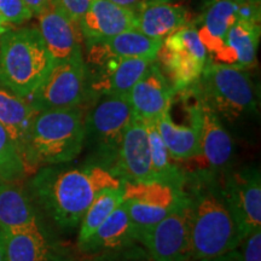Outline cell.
<instances>
[{
    "label": "cell",
    "mask_w": 261,
    "mask_h": 261,
    "mask_svg": "<svg viewBox=\"0 0 261 261\" xmlns=\"http://www.w3.org/2000/svg\"><path fill=\"white\" fill-rule=\"evenodd\" d=\"M121 188L122 179L93 162L75 168L44 166L31 181L35 200L64 230L79 226L84 214L100 192Z\"/></svg>",
    "instance_id": "1"
},
{
    "label": "cell",
    "mask_w": 261,
    "mask_h": 261,
    "mask_svg": "<svg viewBox=\"0 0 261 261\" xmlns=\"http://www.w3.org/2000/svg\"><path fill=\"white\" fill-rule=\"evenodd\" d=\"M191 257L201 260L237 249L244 237L225 196L220 174L198 169L185 175Z\"/></svg>",
    "instance_id": "2"
},
{
    "label": "cell",
    "mask_w": 261,
    "mask_h": 261,
    "mask_svg": "<svg viewBox=\"0 0 261 261\" xmlns=\"http://www.w3.org/2000/svg\"><path fill=\"white\" fill-rule=\"evenodd\" d=\"M84 143L85 114L80 107L39 112L29 130L24 154L27 173L73 161L83 151Z\"/></svg>",
    "instance_id": "3"
},
{
    "label": "cell",
    "mask_w": 261,
    "mask_h": 261,
    "mask_svg": "<svg viewBox=\"0 0 261 261\" xmlns=\"http://www.w3.org/2000/svg\"><path fill=\"white\" fill-rule=\"evenodd\" d=\"M221 121L237 122L257 113V92L244 68L208 61L198 80L189 87Z\"/></svg>",
    "instance_id": "4"
},
{
    "label": "cell",
    "mask_w": 261,
    "mask_h": 261,
    "mask_svg": "<svg viewBox=\"0 0 261 261\" xmlns=\"http://www.w3.org/2000/svg\"><path fill=\"white\" fill-rule=\"evenodd\" d=\"M54 64L38 28L10 29L0 35V83L18 96H31Z\"/></svg>",
    "instance_id": "5"
},
{
    "label": "cell",
    "mask_w": 261,
    "mask_h": 261,
    "mask_svg": "<svg viewBox=\"0 0 261 261\" xmlns=\"http://www.w3.org/2000/svg\"><path fill=\"white\" fill-rule=\"evenodd\" d=\"M133 119L128 94H99L85 115V143L92 151V162L113 172L117 150Z\"/></svg>",
    "instance_id": "6"
},
{
    "label": "cell",
    "mask_w": 261,
    "mask_h": 261,
    "mask_svg": "<svg viewBox=\"0 0 261 261\" xmlns=\"http://www.w3.org/2000/svg\"><path fill=\"white\" fill-rule=\"evenodd\" d=\"M160 69L167 77L174 92L191 87L208 63V52L190 22L161 42L156 55Z\"/></svg>",
    "instance_id": "7"
},
{
    "label": "cell",
    "mask_w": 261,
    "mask_h": 261,
    "mask_svg": "<svg viewBox=\"0 0 261 261\" xmlns=\"http://www.w3.org/2000/svg\"><path fill=\"white\" fill-rule=\"evenodd\" d=\"M90 94L86 62L77 57L55 63L27 99L39 113L80 107Z\"/></svg>",
    "instance_id": "8"
},
{
    "label": "cell",
    "mask_w": 261,
    "mask_h": 261,
    "mask_svg": "<svg viewBox=\"0 0 261 261\" xmlns=\"http://www.w3.org/2000/svg\"><path fill=\"white\" fill-rule=\"evenodd\" d=\"M182 185L162 180L123 182V204L136 228L154 226L184 203Z\"/></svg>",
    "instance_id": "9"
},
{
    "label": "cell",
    "mask_w": 261,
    "mask_h": 261,
    "mask_svg": "<svg viewBox=\"0 0 261 261\" xmlns=\"http://www.w3.org/2000/svg\"><path fill=\"white\" fill-rule=\"evenodd\" d=\"M139 243L154 261H188L191 257L188 202L154 226L137 234Z\"/></svg>",
    "instance_id": "10"
},
{
    "label": "cell",
    "mask_w": 261,
    "mask_h": 261,
    "mask_svg": "<svg viewBox=\"0 0 261 261\" xmlns=\"http://www.w3.org/2000/svg\"><path fill=\"white\" fill-rule=\"evenodd\" d=\"M221 184L231 213L246 238L261 228V174L260 168L246 167L220 174Z\"/></svg>",
    "instance_id": "11"
},
{
    "label": "cell",
    "mask_w": 261,
    "mask_h": 261,
    "mask_svg": "<svg viewBox=\"0 0 261 261\" xmlns=\"http://www.w3.org/2000/svg\"><path fill=\"white\" fill-rule=\"evenodd\" d=\"M113 173L123 182L156 180L145 122L133 117L120 143Z\"/></svg>",
    "instance_id": "12"
},
{
    "label": "cell",
    "mask_w": 261,
    "mask_h": 261,
    "mask_svg": "<svg viewBox=\"0 0 261 261\" xmlns=\"http://www.w3.org/2000/svg\"><path fill=\"white\" fill-rule=\"evenodd\" d=\"M190 90V89H189ZM190 92L195 102L189 104L188 123H178L173 120L171 109L155 120L160 135L165 142L172 160L189 161L201 155V115L202 104L197 97Z\"/></svg>",
    "instance_id": "13"
},
{
    "label": "cell",
    "mask_w": 261,
    "mask_h": 261,
    "mask_svg": "<svg viewBox=\"0 0 261 261\" xmlns=\"http://www.w3.org/2000/svg\"><path fill=\"white\" fill-rule=\"evenodd\" d=\"M39 32L55 63L83 56L80 25L61 14L50 3L38 14Z\"/></svg>",
    "instance_id": "14"
},
{
    "label": "cell",
    "mask_w": 261,
    "mask_h": 261,
    "mask_svg": "<svg viewBox=\"0 0 261 261\" xmlns=\"http://www.w3.org/2000/svg\"><path fill=\"white\" fill-rule=\"evenodd\" d=\"M174 94V90L160 69L158 62L152 61L128 93L133 117L142 121L156 120L171 109Z\"/></svg>",
    "instance_id": "15"
},
{
    "label": "cell",
    "mask_w": 261,
    "mask_h": 261,
    "mask_svg": "<svg viewBox=\"0 0 261 261\" xmlns=\"http://www.w3.org/2000/svg\"><path fill=\"white\" fill-rule=\"evenodd\" d=\"M161 42L137 29L122 32L112 38L87 41V61L98 65L110 58H150L156 60Z\"/></svg>",
    "instance_id": "16"
},
{
    "label": "cell",
    "mask_w": 261,
    "mask_h": 261,
    "mask_svg": "<svg viewBox=\"0 0 261 261\" xmlns=\"http://www.w3.org/2000/svg\"><path fill=\"white\" fill-rule=\"evenodd\" d=\"M201 104V155L198 159L203 160L204 168L202 169L221 174L227 171L233 159V140L219 116Z\"/></svg>",
    "instance_id": "17"
},
{
    "label": "cell",
    "mask_w": 261,
    "mask_h": 261,
    "mask_svg": "<svg viewBox=\"0 0 261 261\" xmlns=\"http://www.w3.org/2000/svg\"><path fill=\"white\" fill-rule=\"evenodd\" d=\"M150 58H110L96 65L94 77L89 79L90 93L99 94H128L137 81L144 75Z\"/></svg>",
    "instance_id": "18"
},
{
    "label": "cell",
    "mask_w": 261,
    "mask_h": 261,
    "mask_svg": "<svg viewBox=\"0 0 261 261\" xmlns=\"http://www.w3.org/2000/svg\"><path fill=\"white\" fill-rule=\"evenodd\" d=\"M136 14L109 0H93L79 21L86 41L112 38L120 33L136 29Z\"/></svg>",
    "instance_id": "19"
},
{
    "label": "cell",
    "mask_w": 261,
    "mask_h": 261,
    "mask_svg": "<svg viewBox=\"0 0 261 261\" xmlns=\"http://www.w3.org/2000/svg\"><path fill=\"white\" fill-rule=\"evenodd\" d=\"M136 17L137 31L160 41L191 22L188 10L171 2H146Z\"/></svg>",
    "instance_id": "20"
},
{
    "label": "cell",
    "mask_w": 261,
    "mask_h": 261,
    "mask_svg": "<svg viewBox=\"0 0 261 261\" xmlns=\"http://www.w3.org/2000/svg\"><path fill=\"white\" fill-rule=\"evenodd\" d=\"M133 243H137L136 228L122 201V203L94 231L92 236L79 244V249L85 254L96 255Z\"/></svg>",
    "instance_id": "21"
},
{
    "label": "cell",
    "mask_w": 261,
    "mask_h": 261,
    "mask_svg": "<svg viewBox=\"0 0 261 261\" xmlns=\"http://www.w3.org/2000/svg\"><path fill=\"white\" fill-rule=\"evenodd\" d=\"M260 40V23L247 19H238L227 32L224 45L217 56L215 63H224L247 68L256 62Z\"/></svg>",
    "instance_id": "22"
},
{
    "label": "cell",
    "mask_w": 261,
    "mask_h": 261,
    "mask_svg": "<svg viewBox=\"0 0 261 261\" xmlns=\"http://www.w3.org/2000/svg\"><path fill=\"white\" fill-rule=\"evenodd\" d=\"M37 114L27 98L18 96L0 83V125L15 142L23 162L29 130Z\"/></svg>",
    "instance_id": "23"
},
{
    "label": "cell",
    "mask_w": 261,
    "mask_h": 261,
    "mask_svg": "<svg viewBox=\"0 0 261 261\" xmlns=\"http://www.w3.org/2000/svg\"><path fill=\"white\" fill-rule=\"evenodd\" d=\"M243 0H211L196 27L208 54L215 57L223 47L227 32L238 21V10Z\"/></svg>",
    "instance_id": "24"
},
{
    "label": "cell",
    "mask_w": 261,
    "mask_h": 261,
    "mask_svg": "<svg viewBox=\"0 0 261 261\" xmlns=\"http://www.w3.org/2000/svg\"><path fill=\"white\" fill-rule=\"evenodd\" d=\"M4 233L5 261H48L50 243L39 224Z\"/></svg>",
    "instance_id": "25"
},
{
    "label": "cell",
    "mask_w": 261,
    "mask_h": 261,
    "mask_svg": "<svg viewBox=\"0 0 261 261\" xmlns=\"http://www.w3.org/2000/svg\"><path fill=\"white\" fill-rule=\"evenodd\" d=\"M38 224L37 214L28 196L16 182H0V230H18Z\"/></svg>",
    "instance_id": "26"
},
{
    "label": "cell",
    "mask_w": 261,
    "mask_h": 261,
    "mask_svg": "<svg viewBox=\"0 0 261 261\" xmlns=\"http://www.w3.org/2000/svg\"><path fill=\"white\" fill-rule=\"evenodd\" d=\"M144 122L146 133H148L152 171H154L156 180L182 185L184 184L185 174L177 166L173 165L167 146H166L158 127H156L155 120H149V121Z\"/></svg>",
    "instance_id": "27"
},
{
    "label": "cell",
    "mask_w": 261,
    "mask_h": 261,
    "mask_svg": "<svg viewBox=\"0 0 261 261\" xmlns=\"http://www.w3.org/2000/svg\"><path fill=\"white\" fill-rule=\"evenodd\" d=\"M122 201L123 188L108 189L100 192L80 221L77 246L89 240L94 231L108 219V217L122 203Z\"/></svg>",
    "instance_id": "28"
},
{
    "label": "cell",
    "mask_w": 261,
    "mask_h": 261,
    "mask_svg": "<svg viewBox=\"0 0 261 261\" xmlns=\"http://www.w3.org/2000/svg\"><path fill=\"white\" fill-rule=\"evenodd\" d=\"M27 174L17 146L8 130L0 125V182H17Z\"/></svg>",
    "instance_id": "29"
},
{
    "label": "cell",
    "mask_w": 261,
    "mask_h": 261,
    "mask_svg": "<svg viewBox=\"0 0 261 261\" xmlns=\"http://www.w3.org/2000/svg\"><path fill=\"white\" fill-rule=\"evenodd\" d=\"M89 261H154L151 256L139 243H133L129 246L99 253L93 255Z\"/></svg>",
    "instance_id": "30"
},
{
    "label": "cell",
    "mask_w": 261,
    "mask_h": 261,
    "mask_svg": "<svg viewBox=\"0 0 261 261\" xmlns=\"http://www.w3.org/2000/svg\"><path fill=\"white\" fill-rule=\"evenodd\" d=\"M0 14L10 24H22L33 17L23 0H0Z\"/></svg>",
    "instance_id": "31"
},
{
    "label": "cell",
    "mask_w": 261,
    "mask_h": 261,
    "mask_svg": "<svg viewBox=\"0 0 261 261\" xmlns=\"http://www.w3.org/2000/svg\"><path fill=\"white\" fill-rule=\"evenodd\" d=\"M93 0H50V4L55 6L61 14L70 21L79 23L85 12L89 10Z\"/></svg>",
    "instance_id": "32"
},
{
    "label": "cell",
    "mask_w": 261,
    "mask_h": 261,
    "mask_svg": "<svg viewBox=\"0 0 261 261\" xmlns=\"http://www.w3.org/2000/svg\"><path fill=\"white\" fill-rule=\"evenodd\" d=\"M241 244L243 261H261V228L250 232Z\"/></svg>",
    "instance_id": "33"
},
{
    "label": "cell",
    "mask_w": 261,
    "mask_h": 261,
    "mask_svg": "<svg viewBox=\"0 0 261 261\" xmlns=\"http://www.w3.org/2000/svg\"><path fill=\"white\" fill-rule=\"evenodd\" d=\"M197 261H243L242 254L240 250L233 249L230 252L220 254V255H215L211 257H204V259L197 260Z\"/></svg>",
    "instance_id": "34"
},
{
    "label": "cell",
    "mask_w": 261,
    "mask_h": 261,
    "mask_svg": "<svg viewBox=\"0 0 261 261\" xmlns=\"http://www.w3.org/2000/svg\"><path fill=\"white\" fill-rule=\"evenodd\" d=\"M109 2L128 10V11L133 12V14H137L139 11V9L143 6V4L146 3V0H109Z\"/></svg>",
    "instance_id": "35"
},
{
    "label": "cell",
    "mask_w": 261,
    "mask_h": 261,
    "mask_svg": "<svg viewBox=\"0 0 261 261\" xmlns=\"http://www.w3.org/2000/svg\"><path fill=\"white\" fill-rule=\"evenodd\" d=\"M33 15H38L44 10L50 3V0H23Z\"/></svg>",
    "instance_id": "36"
},
{
    "label": "cell",
    "mask_w": 261,
    "mask_h": 261,
    "mask_svg": "<svg viewBox=\"0 0 261 261\" xmlns=\"http://www.w3.org/2000/svg\"><path fill=\"white\" fill-rule=\"evenodd\" d=\"M10 29H11V24L9 22H6V19L0 14V35H3L4 33L10 31Z\"/></svg>",
    "instance_id": "37"
},
{
    "label": "cell",
    "mask_w": 261,
    "mask_h": 261,
    "mask_svg": "<svg viewBox=\"0 0 261 261\" xmlns=\"http://www.w3.org/2000/svg\"><path fill=\"white\" fill-rule=\"evenodd\" d=\"M0 261H5V249H4V233L0 230Z\"/></svg>",
    "instance_id": "38"
},
{
    "label": "cell",
    "mask_w": 261,
    "mask_h": 261,
    "mask_svg": "<svg viewBox=\"0 0 261 261\" xmlns=\"http://www.w3.org/2000/svg\"><path fill=\"white\" fill-rule=\"evenodd\" d=\"M146 2H171V0H146Z\"/></svg>",
    "instance_id": "39"
},
{
    "label": "cell",
    "mask_w": 261,
    "mask_h": 261,
    "mask_svg": "<svg viewBox=\"0 0 261 261\" xmlns=\"http://www.w3.org/2000/svg\"><path fill=\"white\" fill-rule=\"evenodd\" d=\"M249 2H252V3H254V4H256V5L260 4V0H249Z\"/></svg>",
    "instance_id": "40"
}]
</instances>
